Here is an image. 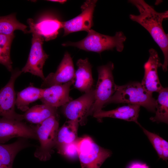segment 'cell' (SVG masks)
<instances>
[{"label": "cell", "mask_w": 168, "mask_h": 168, "mask_svg": "<svg viewBox=\"0 0 168 168\" xmlns=\"http://www.w3.org/2000/svg\"><path fill=\"white\" fill-rule=\"evenodd\" d=\"M149 56L144 63V73L141 84L144 88L150 94L153 92H158L163 87L158 74L157 69L161 67L160 58L157 52L153 48L149 50Z\"/></svg>", "instance_id": "12"}, {"label": "cell", "mask_w": 168, "mask_h": 168, "mask_svg": "<svg viewBox=\"0 0 168 168\" xmlns=\"http://www.w3.org/2000/svg\"><path fill=\"white\" fill-rule=\"evenodd\" d=\"M97 0H87L81 6L82 12L75 18L62 22L64 36L81 31L88 32L93 25V17Z\"/></svg>", "instance_id": "11"}, {"label": "cell", "mask_w": 168, "mask_h": 168, "mask_svg": "<svg viewBox=\"0 0 168 168\" xmlns=\"http://www.w3.org/2000/svg\"><path fill=\"white\" fill-rule=\"evenodd\" d=\"M57 150L58 153L70 159H73L78 157L76 141L64 145Z\"/></svg>", "instance_id": "25"}, {"label": "cell", "mask_w": 168, "mask_h": 168, "mask_svg": "<svg viewBox=\"0 0 168 168\" xmlns=\"http://www.w3.org/2000/svg\"><path fill=\"white\" fill-rule=\"evenodd\" d=\"M53 116H58L57 108L44 104L32 107L23 114L24 119L38 124Z\"/></svg>", "instance_id": "20"}, {"label": "cell", "mask_w": 168, "mask_h": 168, "mask_svg": "<svg viewBox=\"0 0 168 168\" xmlns=\"http://www.w3.org/2000/svg\"><path fill=\"white\" fill-rule=\"evenodd\" d=\"M26 138H20L16 141L8 144H0V168H12L17 154L30 145Z\"/></svg>", "instance_id": "18"}, {"label": "cell", "mask_w": 168, "mask_h": 168, "mask_svg": "<svg viewBox=\"0 0 168 168\" xmlns=\"http://www.w3.org/2000/svg\"><path fill=\"white\" fill-rule=\"evenodd\" d=\"M77 65L78 68L75 72L74 87L81 92H87L91 89L93 84L91 66L87 58L79 59Z\"/></svg>", "instance_id": "17"}, {"label": "cell", "mask_w": 168, "mask_h": 168, "mask_svg": "<svg viewBox=\"0 0 168 168\" xmlns=\"http://www.w3.org/2000/svg\"><path fill=\"white\" fill-rule=\"evenodd\" d=\"M140 127H141L143 132L147 136L153 146L159 157L162 159L163 156L161 147L162 138L156 134L148 131L142 126Z\"/></svg>", "instance_id": "24"}, {"label": "cell", "mask_w": 168, "mask_h": 168, "mask_svg": "<svg viewBox=\"0 0 168 168\" xmlns=\"http://www.w3.org/2000/svg\"><path fill=\"white\" fill-rule=\"evenodd\" d=\"M75 72L70 54L66 52L55 72L49 73L43 80L41 86L47 88L75 81Z\"/></svg>", "instance_id": "13"}, {"label": "cell", "mask_w": 168, "mask_h": 168, "mask_svg": "<svg viewBox=\"0 0 168 168\" xmlns=\"http://www.w3.org/2000/svg\"><path fill=\"white\" fill-rule=\"evenodd\" d=\"M58 127V116L50 117L34 127L40 146L34 155L40 160L46 161L51 158L55 147Z\"/></svg>", "instance_id": "5"}, {"label": "cell", "mask_w": 168, "mask_h": 168, "mask_svg": "<svg viewBox=\"0 0 168 168\" xmlns=\"http://www.w3.org/2000/svg\"><path fill=\"white\" fill-rule=\"evenodd\" d=\"M27 22L30 27L28 33H36L44 37L46 41L55 38L59 30L62 28V21L49 16L42 17L36 23L31 18L28 19Z\"/></svg>", "instance_id": "15"}, {"label": "cell", "mask_w": 168, "mask_h": 168, "mask_svg": "<svg viewBox=\"0 0 168 168\" xmlns=\"http://www.w3.org/2000/svg\"><path fill=\"white\" fill-rule=\"evenodd\" d=\"M14 37V34H0V46L6 50L10 52L12 43Z\"/></svg>", "instance_id": "27"}, {"label": "cell", "mask_w": 168, "mask_h": 168, "mask_svg": "<svg viewBox=\"0 0 168 168\" xmlns=\"http://www.w3.org/2000/svg\"><path fill=\"white\" fill-rule=\"evenodd\" d=\"M87 33L86 36L82 40L75 42H68L63 45L74 46L86 51L99 53L114 49L121 52L124 49V43L127 38L122 31L116 32L113 36L102 34L91 29Z\"/></svg>", "instance_id": "3"}, {"label": "cell", "mask_w": 168, "mask_h": 168, "mask_svg": "<svg viewBox=\"0 0 168 168\" xmlns=\"http://www.w3.org/2000/svg\"><path fill=\"white\" fill-rule=\"evenodd\" d=\"M129 168H148L145 164L136 163L132 164Z\"/></svg>", "instance_id": "29"}, {"label": "cell", "mask_w": 168, "mask_h": 168, "mask_svg": "<svg viewBox=\"0 0 168 168\" xmlns=\"http://www.w3.org/2000/svg\"><path fill=\"white\" fill-rule=\"evenodd\" d=\"M156 100L155 115L150 118L152 122L168 123V89L163 87L158 92Z\"/></svg>", "instance_id": "22"}, {"label": "cell", "mask_w": 168, "mask_h": 168, "mask_svg": "<svg viewBox=\"0 0 168 168\" xmlns=\"http://www.w3.org/2000/svg\"><path fill=\"white\" fill-rule=\"evenodd\" d=\"M162 159L166 161L168 159V142L163 138H161Z\"/></svg>", "instance_id": "28"}, {"label": "cell", "mask_w": 168, "mask_h": 168, "mask_svg": "<svg viewBox=\"0 0 168 168\" xmlns=\"http://www.w3.org/2000/svg\"><path fill=\"white\" fill-rule=\"evenodd\" d=\"M27 26L20 23L16 18L15 14L4 16H0V34L11 35L14 34L16 30H20L25 33H28Z\"/></svg>", "instance_id": "23"}, {"label": "cell", "mask_w": 168, "mask_h": 168, "mask_svg": "<svg viewBox=\"0 0 168 168\" xmlns=\"http://www.w3.org/2000/svg\"><path fill=\"white\" fill-rule=\"evenodd\" d=\"M140 107L138 105L128 104L112 110L105 111L102 110L94 114L93 116L99 120L104 118L110 117L133 121L141 127V125L138 120Z\"/></svg>", "instance_id": "16"}, {"label": "cell", "mask_w": 168, "mask_h": 168, "mask_svg": "<svg viewBox=\"0 0 168 168\" xmlns=\"http://www.w3.org/2000/svg\"><path fill=\"white\" fill-rule=\"evenodd\" d=\"M128 2L135 6L139 14H130L131 20L145 29L162 51L164 56L161 67L164 72L167 70L168 66V35L162 26L164 20L168 17V11L159 12L143 0H129Z\"/></svg>", "instance_id": "1"}, {"label": "cell", "mask_w": 168, "mask_h": 168, "mask_svg": "<svg viewBox=\"0 0 168 168\" xmlns=\"http://www.w3.org/2000/svg\"><path fill=\"white\" fill-rule=\"evenodd\" d=\"M31 46L27 62L21 71L29 72L40 77L43 81L44 77L43 72L44 65L49 55L44 51L43 44L44 39L36 33L33 32Z\"/></svg>", "instance_id": "7"}, {"label": "cell", "mask_w": 168, "mask_h": 168, "mask_svg": "<svg viewBox=\"0 0 168 168\" xmlns=\"http://www.w3.org/2000/svg\"><path fill=\"white\" fill-rule=\"evenodd\" d=\"M114 68V64L111 62L98 68V79L94 89L95 100L89 115L102 110L115 92L116 85L112 72Z\"/></svg>", "instance_id": "4"}, {"label": "cell", "mask_w": 168, "mask_h": 168, "mask_svg": "<svg viewBox=\"0 0 168 168\" xmlns=\"http://www.w3.org/2000/svg\"><path fill=\"white\" fill-rule=\"evenodd\" d=\"M0 64L5 66L9 71H12V63L10 58V52L6 50L0 46Z\"/></svg>", "instance_id": "26"}, {"label": "cell", "mask_w": 168, "mask_h": 168, "mask_svg": "<svg viewBox=\"0 0 168 168\" xmlns=\"http://www.w3.org/2000/svg\"><path fill=\"white\" fill-rule=\"evenodd\" d=\"M111 103L136 105L143 107L149 111H156V100L138 82L122 86L116 85L115 92L106 104Z\"/></svg>", "instance_id": "2"}, {"label": "cell", "mask_w": 168, "mask_h": 168, "mask_svg": "<svg viewBox=\"0 0 168 168\" xmlns=\"http://www.w3.org/2000/svg\"><path fill=\"white\" fill-rule=\"evenodd\" d=\"M79 124L76 121L69 120L58 129L55 147L57 150L64 145L76 141Z\"/></svg>", "instance_id": "19"}, {"label": "cell", "mask_w": 168, "mask_h": 168, "mask_svg": "<svg viewBox=\"0 0 168 168\" xmlns=\"http://www.w3.org/2000/svg\"><path fill=\"white\" fill-rule=\"evenodd\" d=\"M21 73L18 70L12 71L9 81L0 90V116L2 117L20 121L24 119L23 115L17 113L15 110L16 98L14 83Z\"/></svg>", "instance_id": "9"}, {"label": "cell", "mask_w": 168, "mask_h": 168, "mask_svg": "<svg viewBox=\"0 0 168 168\" xmlns=\"http://www.w3.org/2000/svg\"><path fill=\"white\" fill-rule=\"evenodd\" d=\"M74 81H71L44 88L40 100L43 104L56 108L66 105L72 100L69 96V92L70 87Z\"/></svg>", "instance_id": "14"}, {"label": "cell", "mask_w": 168, "mask_h": 168, "mask_svg": "<svg viewBox=\"0 0 168 168\" xmlns=\"http://www.w3.org/2000/svg\"><path fill=\"white\" fill-rule=\"evenodd\" d=\"M44 89L30 86L17 92L15 105L17 108L22 111L29 109V104L41 98Z\"/></svg>", "instance_id": "21"}, {"label": "cell", "mask_w": 168, "mask_h": 168, "mask_svg": "<svg viewBox=\"0 0 168 168\" xmlns=\"http://www.w3.org/2000/svg\"><path fill=\"white\" fill-rule=\"evenodd\" d=\"M49 1L53 2H58L60 3L63 4L66 2L67 1L65 0H49Z\"/></svg>", "instance_id": "30"}, {"label": "cell", "mask_w": 168, "mask_h": 168, "mask_svg": "<svg viewBox=\"0 0 168 168\" xmlns=\"http://www.w3.org/2000/svg\"><path fill=\"white\" fill-rule=\"evenodd\" d=\"M94 100V89L92 88L79 97L63 106V113L69 120L84 124Z\"/></svg>", "instance_id": "8"}, {"label": "cell", "mask_w": 168, "mask_h": 168, "mask_svg": "<svg viewBox=\"0 0 168 168\" xmlns=\"http://www.w3.org/2000/svg\"><path fill=\"white\" fill-rule=\"evenodd\" d=\"M76 143L81 168H100L112 154L111 151L99 145L89 136L78 138Z\"/></svg>", "instance_id": "6"}, {"label": "cell", "mask_w": 168, "mask_h": 168, "mask_svg": "<svg viewBox=\"0 0 168 168\" xmlns=\"http://www.w3.org/2000/svg\"><path fill=\"white\" fill-rule=\"evenodd\" d=\"M15 137L38 140L34 127L21 121L0 118V144H4Z\"/></svg>", "instance_id": "10"}]
</instances>
